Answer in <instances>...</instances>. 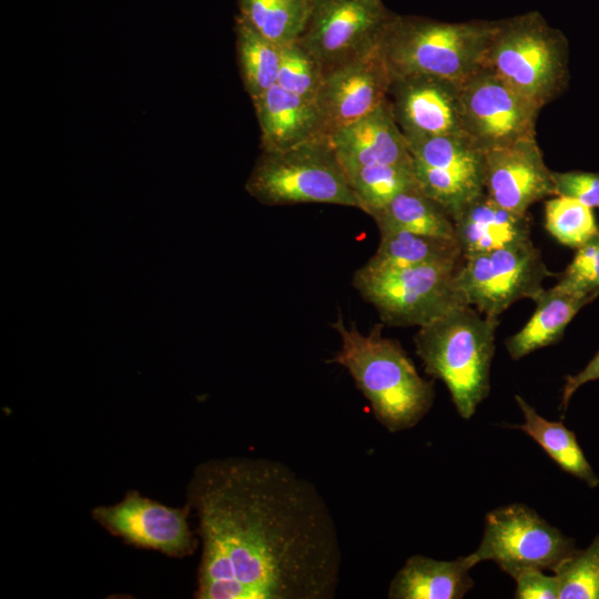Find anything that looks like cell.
I'll use <instances>...</instances> for the list:
<instances>
[{"mask_svg": "<svg viewBox=\"0 0 599 599\" xmlns=\"http://www.w3.org/2000/svg\"><path fill=\"white\" fill-rule=\"evenodd\" d=\"M187 505L202 544L197 599H332L342 568L334 517L315 485L262 457L196 466Z\"/></svg>", "mask_w": 599, "mask_h": 599, "instance_id": "1", "label": "cell"}, {"mask_svg": "<svg viewBox=\"0 0 599 599\" xmlns=\"http://www.w3.org/2000/svg\"><path fill=\"white\" fill-rule=\"evenodd\" d=\"M332 326L341 347L329 362L349 373L376 419L390 433L416 426L433 406L434 383L418 374L400 343L384 337L380 324L363 334L338 316Z\"/></svg>", "mask_w": 599, "mask_h": 599, "instance_id": "2", "label": "cell"}, {"mask_svg": "<svg viewBox=\"0 0 599 599\" xmlns=\"http://www.w3.org/2000/svg\"><path fill=\"white\" fill-rule=\"evenodd\" d=\"M498 324V318L461 305L420 326L414 336L426 373L444 382L464 419H470L489 394Z\"/></svg>", "mask_w": 599, "mask_h": 599, "instance_id": "3", "label": "cell"}, {"mask_svg": "<svg viewBox=\"0 0 599 599\" xmlns=\"http://www.w3.org/2000/svg\"><path fill=\"white\" fill-rule=\"evenodd\" d=\"M495 24L392 17L377 51L390 75L427 74L461 84L483 67Z\"/></svg>", "mask_w": 599, "mask_h": 599, "instance_id": "4", "label": "cell"}, {"mask_svg": "<svg viewBox=\"0 0 599 599\" xmlns=\"http://www.w3.org/2000/svg\"><path fill=\"white\" fill-rule=\"evenodd\" d=\"M568 64L564 33L528 12L496 21L483 67L542 109L566 89Z\"/></svg>", "mask_w": 599, "mask_h": 599, "instance_id": "5", "label": "cell"}, {"mask_svg": "<svg viewBox=\"0 0 599 599\" xmlns=\"http://www.w3.org/2000/svg\"><path fill=\"white\" fill-rule=\"evenodd\" d=\"M245 190L271 206L323 203L361 210L328 135L285 150L262 151Z\"/></svg>", "mask_w": 599, "mask_h": 599, "instance_id": "6", "label": "cell"}, {"mask_svg": "<svg viewBox=\"0 0 599 599\" xmlns=\"http://www.w3.org/2000/svg\"><path fill=\"white\" fill-rule=\"evenodd\" d=\"M460 265L394 267L366 262L354 273L352 284L384 324L420 327L466 305L455 281Z\"/></svg>", "mask_w": 599, "mask_h": 599, "instance_id": "7", "label": "cell"}, {"mask_svg": "<svg viewBox=\"0 0 599 599\" xmlns=\"http://www.w3.org/2000/svg\"><path fill=\"white\" fill-rule=\"evenodd\" d=\"M552 275L530 240L464 257L455 281L466 305L498 318L519 300L535 301Z\"/></svg>", "mask_w": 599, "mask_h": 599, "instance_id": "8", "label": "cell"}, {"mask_svg": "<svg viewBox=\"0 0 599 599\" xmlns=\"http://www.w3.org/2000/svg\"><path fill=\"white\" fill-rule=\"evenodd\" d=\"M577 551L573 539L522 504L490 510L484 535L471 554L477 562L491 560L514 578L525 569L550 570Z\"/></svg>", "mask_w": 599, "mask_h": 599, "instance_id": "9", "label": "cell"}, {"mask_svg": "<svg viewBox=\"0 0 599 599\" xmlns=\"http://www.w3.org/2000/svg\"><path fill=\"white\" fill-rule=\"evenodd\" d=\"M390 18L380 0H312L296 41L324 72L375 50Z\"/></svg>", "mask_w": 599, "mask_h": 599, "instance_id": "10", "label": "cell"}, {"mask_svg": "<svg viewBox=\"0 0 599 599\" xmlns=\"http://www.w3.org/2000/svg\"><path fill=\"white\" fill-rule=\"evenodd\" d=\"M460 103L464 133L484 152L536 138L541 109L487 68L460 84Z\"/></svg>", "mask_w": 599, "mask_h": 599, "instance_id": "11", "label": "cell"}, {"mask_svg": "<svg viewBox=\"0 0 599 599\" xmlns=\"http://www.w3.org/2000/svg\"><path fill=\"white\" fill-rule=\"evenodd\" d=\"M190 511L187 504L174 508L130 490L114 505L95 507L92 517L129 545L184 558L197 547L187 522Z\"/></svg>", "mask_w": 599, "mask_h": 599, "instance_id": "12", "label": "cell"}, {"mask_svg": "<svg viewBox=\"0 0 599 599\" xmlns=\"http://www.w3.org/2000/svg\"><path fill=\"white\" fill-rule=\"evenodd\" d=\"M387 100L405 138L465 134L460 84L427 75H390Z\"/></svg>", "mask_w": 599, "mask_h": 599, "instance_id": "13", "label": "cell"}, {"mask_svg": "<svg viewBox=\"0 0 599 599\" xmlns=\"http://www.w3.org/2000/svg\"><path fill=\"white\" fill-rule=\"evenodd\" d=\"M389 71L377 48L323 72L314 100L327 134L366 115L387 100Z\"/></svg>", "mask_w": 599, "mask_h": 599, "instance_id": "14", "label": "cell"}, {"mask_svg": "<svg viewBox=\"0 0 599 599\" xmlns=\"http://www.w3.org/2000/svg\"><path fill=\"white\" fill-rule=\"evenodd\" d=\"M484 187L491 201L518 214H527L532 204L555 195L551 171L536 138L486 151Z\"/></svg>", "mask_w": 599, "mask_h": 599, "instance_id": "15", "label": "cell"}, {"mask_svg": "<svg viewBox=\"0 0 599 599\" xmlns=\"http://www.w3.org/2000/svg\"><path fill=\"white\" fill-rule=\"evenodd\" d=\"M328 136L343 166L413 162L388 100Z\"/></svg>", "mask_w": 599, "mask_h": 599, "instance_id": "16", "label": "cell"}, {"mask_svg": "<svg viewBox=\"0 0 599 599\" xmlns=\"http://www.w3.org/2000/svg\"><path fill=\"white\" fill-rule=\"evenodd\" d=\"M262 151H280L328 135L314 101L273 85L252 100Z\"/></svg>", "mask_w": 599, "mask_h": 599, "instance_id": "17", "label": "cell"}, {"mask_svg": "<svg viewBox=\"0 0 599 599\" xmlns=\"http://www.w3.org/2000/svg\"><path fill=\"white\" fill-rule=\"evenodd\" d=\"M463 256L530 241L528 214L506 210L481 193L453 217Z\"/></svg>", "mask_w": 599, "mask_h": 599, "instance_id": "18", "label": "cell"}, {"mask_svg": "<svg viewBox=\"0 0 599 599\" xmlns=\"http://www.w3.org/2000/svg\"><path fill=\"white\" fill-rule=\"evenodd\" d=\"M478 562L470 554L455 560L422 555L409 557L392 579L389 599H461L474 587L470 569Z\"/></svg>", "mask_w": 599, "mask_h": 599, "instance_id": "19", "label": "cell"}, {"mask_svg": "<svg viewBox=\"0 0 599 599\" xmlns=\"http://www.w3.org/2000/svg\"><path fill=\"white\" fill-rule=\"evenodd\" d=\"M596 297L558 283L545 288L534 301L536 309L529 321L505 343L511 359L557 343L576 314Z\"/></svg>", "mask_w": 599, "mask_h": 599, "instance_id": "20", "label": "cell"}, {"mask_svg": "<svg viewBox=\"0 0 599 599\" xmlns=\"http://www.w3.org/2000/svg\"><path fill=\"white\" fill-rule=\"evenodd\" d=\"M375 254L367 261L380 266L458 265L464 261L456 238L418 234L405 230H380Z\"/></svg>", "mask_w": 599, "mask_h": 599, "instance_id": "21", "label": "cell"}, {"mask_svg": "<svg viewBox=\"0 0 599 599\" xmlns=\"http://www.w3.org/2000/svg\"><path fill=\"white\" fill-rule=\"evenodd\" d=\"M369 216L380 230H405L418 234L455 237L451 216L443 205L417 185L396 194Z\"/></svg>", "mask_w": 599, "mask_h": 599, "instance_id": "22", "label": "cell"}, {"mask_svg": "<svg viewBox=\"0 0 599 599\" xmlns=\"http://www.w3.org/2000/svg\"><path fill=\"white\" fill-rule=\"evenodd\" d=\"M515 399L525 422L514 427L531 437L564 471L596 488L599 477L585 457L575 433L561 422H550L540 416L521 396L516 395Z\"/></svg>", "mask_w": 599, "mask_h": 599, "instance_id": "23", "label": "cell"}, {"mask_svg": "<svg viewBox=\"0 0 599 599\" xmlns=\"http://www.w3.org/2000/svg\"><path fill=\"white\" fill-rule=\"evenodd\" d=\"M405 139L414 162L484 186L485 152L466 134Z\"/></svg>", "mask_w": 599, "mask_h": 599, "instance_id": "24", "label": "cell"}, {"mask_svg": "<svg viewBox=\"0 0 599 599\" xmlns=\"http://www.w3.org/2000/svg\"><path fill=\"white\" fill-rule=\"evenodd\" d=\"M236 55L243 85L251 100L276 84L282 47L242 17L236 23Z\"/></svg>", "mask_w": 599, "mask_h": 599, "instance_id": "25", "label": "cell"}, {"mask_svg": "<svg viewBox=\"0 0 599 599\" xmlns=\"http://www.w3.org/2000/svg\"><path fill=\"white\" fill-rule=\"evenodd\" d=\"M361 210L370 215L399 192L417 185L413 162L343 166Z\"/></svg>", "mask_w": 599, "mask_h": 599, "instance_id": "26", "label": "cell"}, {"mask_svg": "<svg viewBox=\"0 0 599 599\" xmlns=\"http://www.w3.org/2000/svg\"><path fill=\"white\" fill-rule=\"evenodd\" d=\"M241 17L268 40L295 42L306 22L309 0H240Z\"/></svg>", "mask_w": 599, "mask_h": 599, "instance_id": "27", "label": "cell"}, {"mask_svg": "<svg viewBox=\"0 0 599 599\" xmlns=\"http://www.w3.org/2000/svg\"><path fill=\"white\" fill-rule=\"evenodd\" d=\"M545 227L559 243L578 248L599 232L592 209L556 195L545 203Z\"/></svg>", "mask_w": 599, "mask_h": 599, "instance_id": "28", "label": "cell"}, {"mask_svg": "<svg viewBox=\"0 0 599 599\" xmlns=\"http://www.w3.org/2000/svg\"><path fill=\"white\" fill-rule=\"evenodd\" d=\"M559 599H599V535L585 550H577L554 572Z\"/></svg>", "mask_w": 599, "mask_h": 599, "instance_id": "29", "label": "cell"}, {"mask_svg": "<svg viewBox=\"0 0 599 599\" xmlns=\"http://www.w3.org/2000/svg\"><path fill=\"white\" fill-rule=\"evenodd\" d=\"M323 71L315 58L297 41L282 47L276 84L282 89L314 101Z\"/></svg>", "mask_w": 599, "mask_h": 599, "instance_id": "30", "label": "cell"}, {"mask_svg": "<svg viewBox=\"0 0 599 599\" xmlns=\"http://www.w3.org/2000/svg\"><path fill=\"white\" fill-rule=\"evenodd\" d=\"M557 283L573 291L599 295V232L576 248L571 263Z\"/></svg>", "mask_w": 599, "mask_h": 599, "instance_id": "31", "label": "cell"}, {"mask_svg": "<svg viewBox=\"0 0 599 599\" xmlns=\"http://www.w3.org/2000/svg\"><path fill=\"white\" fill-rule=\"evenodd\" d=\"M555 195L572 197L590 209H599V173L551 171Z\"/></svg>", "mask_w": 599, "mask_h": 599, "instance_id": "32", "label": "cell"}, {"mask_svg": "<svg viewBox=\"0 0 599 599\" xmlns=\"http://www.w3.org/2000/svg\"><path fill=\"white\" fill-rule=\"evenodd\" d=\"M512 579L516 599H559L560 583L555 573L547 576L540 569H525Z\"/></svg>", "mask_w": 599, "mask_h": 599, "instance_id": "33", "label": "cell"}, {"mask_svg": "<svg viewBox=\"0 0 599 599\" xmlns=\"http://www.w3.org/2000/svg\"><path fill=\"white\" fill-rule=\"evenodd\" d=\"M599 379V352L593 356V358L586 365V367L575 375H568L562 387V396L560 409L562 412L567 410L570 398L575 392L582 386L592 380Z\"/></svg>", "mask_w": 599, "mask_h": 599, "instance_id": "34", "label": "cell"}, {"mask_svg": "<svg viewBox=\"0 0 599 599\" xmlns=\"http://www.w3.org/2000/svg\"><path fill=\"white\" fill-rule=\"evenodd\" d=\"M309 1H312V0H309Z\"/></svg>", "mask_w": 599, "mask_h": 599, "instance_id": "35", "label": "cell"}]
</instances>
